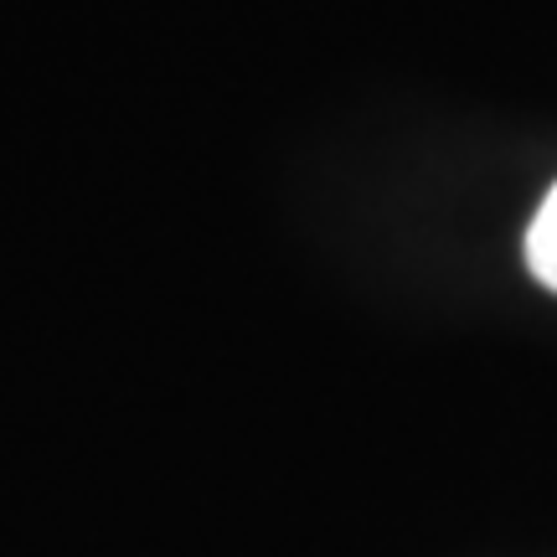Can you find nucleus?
I'll use <instances>...</instances> for the list:
<instances>
[{"instance_id": "nucleus-1", "label": "nucleus", "mask_w": 557, "mask_h": 557, "mask_svg": "<svg viewBox=\"0 0 557 557\" xmlns=\"http://www.w3.org/2000/svg\"><path fill=\"white\" fill-rule=\"evenodd\" d=\"M527 269H532V278L542 289L557 295V186L542 197L537 218L527 227Z\"/></svg>"}]
</instances>
